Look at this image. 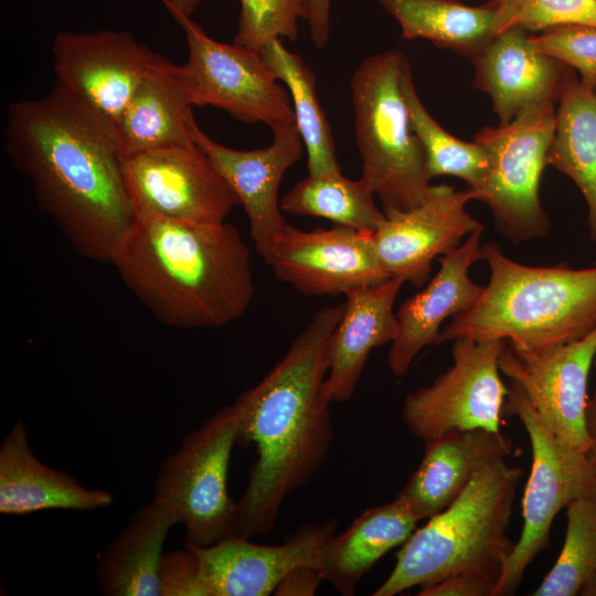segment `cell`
I'll list each match as a JSON object with an SVG mask.
<instances>
[{
  "instance_id": "cell-1",
  "label": "cell",
  "mask_w": 596,
  "mask_h": 596,
  "mask_svg": "<svg viewBox=\"0 0 596 596\" xmlns=\"http://www.w3.org/2000/svg\"><path fill=\"white\" fill-rule=\"evenodd\" d=\"M6 151L70 245L109 263L136 220L115 127L55 83L42 97L9 105Z\"/></svg>"
},
{
  "instance_id": "cell-2",
  "label": "cell",
  "mask_w": 596,
  "mask_h": 596,
  "mask_svg": "<svg viewBox=\"0 0 596 596\" xmlns=\"http://www.w3.org/2000/svg\"><path fill=\"white\" fill-rule=\"evenodd\" d=\"M344 307L343 301L320 308L276 365L233 403L236 441L253 445L257 455L236 504V536L272 531L288 494L324 462L334 435L324 382L331 337Z\"/></svg>"
},
{
  "instance_id": "cell-3",
  "label": "cell",
  "mask_w": 596,
  "mask_h": 596,
  "mask_svg": "<svg viewBox=\"0 0 596 596\" xmlns=\"http://www.w3.org/2000/svg\"><path fill=\"white\" fill-rule=\"evenodd\" d=\"M109 263L162 324L217 328L245 315L255 294L249 249L224 222L136 219Z\"/></svg>"
},
{
  "instance_id": "cell-4",
  "label": "cell",
  "mask_w": 596,
  "mask_h": 596,
  "mask_svg": "<svg viewBox=\"0 0 596 596\" xmlns=\"http://www.w3.org/2000/svg\"><path fill=\"white\" fill-rule=\"evenodd\" d=\"M481 249L489 281L479 300L441 329L443 343L470 338L536 349L579 340L596 328V263L530 266L497 243Z\"/></svg>"
},
{
  "instance_id": "cell-5",
  "label": "cell",
  "mask_w": 596,
  "mask_h": 596,
  "mask_svg": "<svg viewBox=\"0 0 596 596\" xmlns=\"http://www.w3.org/2000/svg\"><path fill=\"white\" fill-rule=\"evenodd\" d=\"M522 476L504 458L479 470L450 505L402 544L393 571L373 596H395L466 571L503 570L514 546L507 530Z\"/></svg>"
},
{
  "instance_id": "cell-6",
  "label": "cell",
  "mask_w": 596,
  "mask_h": 596,
  "mask_svg": "<svg viewBox=\"0 0 596 596\" xmlns=\"http://www.w3.org/2000/svg\"><path fill=\"white\" fill-rule=\"evenodd\" d=\"M407 57L387 50L366 56L350 79L361 179L385 215L422 204L432 184L402 88Z\"/></svg>"
},
{
  "instance_id": "cell-7",
  "label": "cell",
  "mask_w": 596,
  "mask_h": 596,
  "mask_svg": "<svg viewBox=\"0 0 596 596\" xmlns=\"http://www.w3.org/2000/svg\"><path fill=\"white\" fill-rule=\"evenodd\" d=\"M237 424L235 405L223 406L188 433L158 468L152 499L184 524L187 544L204 547L234 535L237 501L227 477Z\"/></svg>"
},
{
  "instance_id": "cell-8",
  "label": "cell",
  "mask_w": 596,
  "mask_h": 596,
  "mask_svg": "<svg viewBox=\"0 0 596 596\" xmlns=\"http://www.w3.org/2000/svg\"><path fill=\"white\" fill-rule=\"evenodd\" d=\"M555 119V105L542 104L508 124L485 126L473 137L487 150L490 167L482 185L469 190L473 200L489 207L496 230L514 244L544 237L550 231L540 182Z\"/></svg>"
},
{
  "instance_id": "cell-9",
  "label": "cell",
  "mask_w": 596,
  "mask_h": 596,
  "mask_svg": "<svg viewBox=\"0 0 596 596\" xmlns=\"http://www.w3.org/2000/svg\"><path fill=\"white\" fill-rule=\"evenodd\" d=\"M504 414L521 421L532 448V466L522 499V532L504 563L493 596L517 592L531 562L547 546L557 513L571 501L596 491V468L589 455L557 437L513 382Z\"/></svg>"
},
{
  "instance_id": "cell-10",
  "label": "cell",
  "mask_w": 596,
  "mask_h": 596,
  "mask_svg": "<svg viewBox=\"0 0 596 596\" xmlns=\"http://www.w3.org/2000/svg\"><path fill=\"white\" fill-rule=\"evenodd\" d=\"M184 31L188 60L181 76L193 106H213L270 129L295 124L291 99L258 51L211 38L191 17L163 3Z\"/></svg>"
},
{
  "instance_id": "cell-11",
  "label": "cell",
  "mask_w": 596,
  "mask_h": 596,
  "mask_svg": "<svg viewBox=\"0 0 596 596\" xmlns=\"http://www.w3.org/2000/svg\"><path fill=\"white\" fill-rule=\"evenodd\" d=\"M453 342V364L403 401L404 424L424 441L455 430L500 432L509 392L499 369L505 341L459 338Z\"/></svg>"
},
{
  "instance_id": "cell-12",
  "label": "cell",
  "mask_w": 596,
  "mask_h": 596,
  "mask_svg": "<svg viewBox=\"0 0 596 596\" xmlns=\"http://www.w3.org/2000/svg\"><path fill=\"white\" fill-rule=\"evenodd\" d=\"M121 170L136 219L224 222L240 204L198 143L125 156Z\"/></svg>"
},
{
  "instance_id": "cell-13",
  "label": "cell",
  "mask_w": 596,
  "mask_h": 596,
  "mask_svg": "<svg viewBox=\"0 0 596 596\" xmlns=\"http://www.w3.org/2000/svg\"><path fill=\"white\" fill-rule=\"evenodd\" d=\"M596 358V328L579 340L536 349L504 342L500 372L525 393L542 422L561 439L589 454L587 383Z\"/></svg>"
},
{
  "instance_id": "cell-14",
  "label": "cell",
  "mask_w": 596,
  "mask_h": 596,
  "mask_svg": "<svg viewBox=\"0 0 596 596\" xmlns=\"http://www.w3.org/2000/svg\"><path fill=\"white\" fill-rule=\"evenodd\" d=\"M56 84L116 127L158 54L129 31H62L53 46Z\"/></svg>"
},
{
  "instance_id": "cell-15",
  "label": "cell",
  "mask_w": 596,
  "mask_h": 596,
  "mask_svg": "<svg viewBox=\"0 0 596 596\" xmlns=\"http://www.w3.org/2000/svg\"><path fill=\"white\" fill-rule=\"evenodd\" d=\"M275 276L308 296H339L391 278L381 265L373 233L336 225L298 230L286 223L269 264Z\"/></svg>"
},
{
  "instance_id": "cell-16",
  "label": "cell",
  "mask_w": 596,
  "mask_h": 596,
  "mask_svg": "<svg viewBox=\"0 0 596 596\" xmlns=\"http://www.w3.org/2000/svg\"><path fill=\"white\" fill-rule=\"evenodd\" d=\"M470 190L432 185L426 200L409 210L385 215L373 233L382 267L390 277L423 287L432 263L461 244L466 235L483 227L468 211Z\"/></svg>"
},
{
  "instance_id": "cell-17",
  "label": "cell",
  "mask_w": 596,
  "mask_h": 596,
  "mask_svg": "<svg viewBox=\"0 0 596 596\" xmlns=\"http://www.w3.org/2000/svg\"><path fill=\"white\" fill-rule=\"evenodd\" d=\"M267 147L238 150L207 136L200 127L195 142L210 156L227 181L249 223V234L258 255L270 264L276 240L286 224L278 201L285 172L302 156L305 146L296 124L272 129Z\"/></svg>"
},
{
  "instance_id": "cell-18",
  "label": "cell",
  "mask_w": 596,
  "mask_h": 596,
  "mask_svg": "<svg viewBox=\"0 0 596 596\" xmlns=\"http://www.w3.org/2000/svg\"><path fill=\"white\" fill-rule=\"evenodd\" d=\"M336 528L334 519L305 524L277 545L256 544L236 535L204 547L184 545L199 558L207 596H267L297 567L321 570L323 545Z\"/></svg>"
},
{
  "instance_id": "cell-19",
  "label": "cell",
  "mask_w": 596,
  "mask_h": 596,
  "mask_svg": "<svg viewBox=\"0 0 596 596\" xmlns=\"http://www.w3.org/2000/svg\"><path fill=\"white\" fill-rule=\"evenodd\" d=\"M530 35L523 28H510L470 58L472 85L489 96L500 124L534 106L558 104L573 75L571 67L535 50Z\"/></svg>"
},
{
  "instance_id": "cell-20",
  "label": "cell",
  "mask_w": 596,
  "mask_h": 596,
  "mask_svg": "<svg viewBox=\"0 0 596 596\" xmlns=\"http://www.w3.org/2000/svg\"><path fill=\"white\" fill-rule=\"evenodd\" d=\"M482 231H475L462 244L438 257L435 276L400 306V328L386 359L394 376L405 374L425 347L443 343L441 324L470 309L481 297L485 287L471 279L469 269L482 260Z\"/></svg>"
},
{
  "instance_id": "cell-21",
  "label": "cell",
  "mask_w": 596,
  "mask_h": 596,
  "mask_svg": "<svg viewBox=\"0 0 596 596\" xmlns=\"http://www.w3.org/2000/svg\"><path fill=\"white\" fill-rule=\"evenodd\" d=\"M501 432L455 430L425 441L423 459L397 493L418 518L429 519L450 505L475 475L514 453Z\"/></svg>"
},
{
  "instance_id": "cell-22",
  "label": "cell",
  "mask_w": 596,
  "mask_h": 596,
  "mask_svg": "<svg viewBox=\"0 0 596 596\" xmlns=\"http://www.w3.org/2000/svg\"><path fill=\"white\" fill-rule=\"evenodd\" d=\"M404 281H385L352 289L345 296L343 315L329 348L324 392L332 402L350 400L371 351L396 338L400 323L394 302Z\"/></svg>"
},
{
  "instance_id": "cell-23",
  "label": "cell",
  "mask_w": 596,
  "mask_h": 596,
  "mask_svg": "<svg viewBox=\"0 0 596 596\" xmlns=\"http://www.w3.org/2000/svg\"><path fill=\"white\" fill-rule=\"evenodd\" d=\"M192 107L180 65L158 54L115 127L123 157L196 143Z\"/></svg>"
},
{
  "instance_id": "cell-24",
  "label": "cell",
  "mask_w": 596,
  "mask_h": 596,
  "mask_svg": "<svg viewBox=\"0 0 596 596\" xmlns=\"http://www.w3.org/2000/svg\"><path fill=\"white\" fill-rule=\"evenodd\" d=\"M114 496L81 485L43 464L32 451L25 424L13 423L0 445V512L22 515L62 509L91 511L111 505Z\"/></svg>"
},
{
  "instance_id": "cell-25",
  "label": "cell",
  "mask_w": 596,
  "mask_h": 596,
  "mask_svg": "<svg viewBox=\"0 0 596 596\" xmlns=\"http://www.w3.org/2000/svg\"><path fill=\"white\" fill-rule=\"evenodd\" d=\"M175 518L153 499L137 508L98 555L94 573L106 596H161L163 544Z\"/></svg>"
},
{
  "instance_id": "cell-26",
  "label": "cell",
  "mask_w": 596,
  "mask_h": 596,
  "mask_svg": "<svg viewBox=\"0 0 596 596\" xmlns=\"http://www.w3.org/2000/svg\"><path fill=\"white\" fill-rule=\"evenodd\" d=\"M418 518L400 498L364 510L340 534H332L321 553L324 579L341 595H353L359 581L392 549L415 531Z\"/></svg>"
},
{
  "instance_id": "cell-27",
  "label": "cell",
  "mask_w": 596,
  "mask_h": 596,
  "mask_svg": "<svg viewBox=\"0 0 596 596\" xmlns=\"http://www.w3.org/2000/svg\"><path fill=\"white\" fill-rule=\"evenodd\" d=\"M547 166L567 175L587 206V226L596 244V92L573 74L558 102Z\"/></svg>"
},
{
  "instance_id": "cell-28",
  "label": "cell",
  "mask_w": 596,
  "mask_h": 596,
  "mask_svg": "<svg viewBox=\"0 0 596 596\" xmlns=\"http://www.w3.org/2000/svg\"><path fill=\"white\" fill-rule=\"evenodd\" d=\"M400 24L405 40L423 39L471 58L493 35V8L458 0H377Z\"/></svg>"
},
{
  "instance_id": "cell-29",
  "label": "cell",
  "mask_w": 596,
  "mask_h": 596,
  "mask_svg": "<svg viewBox=\"0 0 596 596\" xmlns=\"http://www.w3.org/2000/svg\"><path fill=\"white\" fill-rule=\"evenodd\" d=\"M259 54L274 76L288 87L295 124L307 153L309 175L340 173L332 131L320 105L316 75L281 39L267 42Z\"/></svg>"
},
{
  "instance_id": "cell-30",
  "label": "cell",
  "mask_w": 596,
  "mask_h": 596,
  "mask_svg": "<svg viewBox=\"0 0 596 596\" xmlns=\"http://www.w3.org/2000/svg\"><path fill=\"white\" fill-rule=\"evenodd\" d=\"M374 195L361 178L352 180L342 172L308 174L283 195L279 204L288 214L322 217L336 225L374 233L386 217Z\"/></svg>"
},
{
  "instance_id": "cell-31",
  "label": "cell",
  "mask_w": 596,
  "mask_h": 596,
  "mask_svg": "<svg viewBox=\"0 0 596 596\" xmlns=\"http://www.w3.org/2000/svg\"><path fill=\"white\" fill-rule=\"evenodd\" d=\"M402 88L430 179L450 175L465 181L470 190L480 188L490 167L487 150L475 140L465 141L455 137L435 120L417 94L408 60L403 67Z\"/></svg>"
},
{
  "instance_id": "cell-32",
  "label": "cell",
  "mask_w": 596,
  "mask_h": 596,
  "mask_svg": "<svg viewBox=\"0 0 596 596\" xmlns=\"http://www.w3.org/2000/svg\"><path fill=\"white\" fill-rule=\"evenodd\" d=\"M561 553L533 596H575L596 573V491L566 505Z\"/></svg>"
},
{
  "instance_id": "cell-33",
  "label": "cell",
  "mask_w": 596,
  "mask_h": 596,
  "mask_svg": "<svg viewBox=\"0 0 596 596\" xmlns=\"http://www.w3.org/2000/svg\"><path fill=\"white\" fill-rule=\"evenodd\" d=\"M493 8V35L520 26L544 32L566 25L596 26V0H488Z\"/></svg>"
},
{
  "instance_id": "cell-34",
  "label": "cell",
  "mask_w": 596,
  "mask_h": 596,
  "mask_svg": "<svg viewBox=\"0 0 596 596\" xmlns=\"http://www.w3.org/2000/svg\"><path fill=\"white\" fill-rule=\"evenodd\" d=\"M241 12L233 43L258 51L274 39H298L304 20L302 0H240Z\"/></svg>"
},
{
  "instance_id": "cell-35",
  "label": "cell",
  "mask_w": 596,
  "mask_h": 596,
  "mask_svg": "<svg viewBox=\"0 0 596 596\" xmlns=\"http://www.w3.org/2000/svg\"><path fill=\"white\" fill-rule=\"evenodd\" d=\"M532 46L579 74L581 83L596 89V26L566 25L530 35Z\"/></svg>"
},
{
  "instance_id": "cell-36",
  "label": "cell",
  "mask_w": 596,
  "mask_h": 596,
  "mask_svg": "<svg viewBox=\"0 0 596 596\" xmlns=\"http://www.w3.org/2000/svg\"><path fill=\"white\" fill-rule=\"evenodd\" d=\"M184 547L162 555L159 570L161 596H207L199 558L191 547Z\"/></svg>"
},
{
  "instance_id": "cell-37",
  "label": "cell",
  "mask_w": 596,
  "mask_h": 596,
  "mask_svg": "<svg viewBox=\"0 0 596 596\" xmlns=\"http://www.w3.org/2000/svg\"><path fill=\"white\" fill-rule=\"evenodd\" d=\"M502 568L466 571L422 587L418 596H493Z\"/></svg>"
},
{
  "instance_id": "cell-38",
  "label": "cell",
  "mask_w": 596,
  "mask_h": 596,
  "mask_svg": "<svg viewBox=\"0 0 596 596\" xmlns=\"http://www.w3.org/2000/svg\"><path fill=\"white\" fill-rule=\"evenodd\" d=\"M324 579L322 571L313 566H300L288 573L277 585V596H312Z\"/></svg>"
},
{
  "instance_id": "cell-39",
  "label": "cell",
  "mask_w": 596,
  "mask_h": 596,
  "mask_svg": "<svg viewBox=\"0 0 596 596\" xmlns=\"http://www.w3.org/2000/svg\"><path fill=\"white\" fill-rule=\"evenodd\" d=\"M332 0H302L304 20L308 23L312 43L317 49L326 46L330 34Z\"/></svg>"
},
{
  "instance_id": "cell-40",
  "label": "cell",
  "mask_w": 596,
  "mask_h": 596,
  "mask_svg": "<svg viewBox=\"0 0 596 596\" xmlns=\"http://www.w3.org/2000/svg\"><path fill=\"white\" fill-rule=\"evenodd\" d=\"M594 368L596 371V360L594 361ZM586 416L588 434L593 441V446L588 455L596 468V384L592 396L588 397Z\"/></svg>"
},
{
  "instance_id": "cell-41",
  "label": "cell",
  "mask_w": 596,
  "mask_h": 596,
  "mask_svg": "<svg viewBox=\"0 0 596 596\" xmlns=\"http://www.w3.org/2000/svg\"><path fill=\"white\" fill-rule=\"evenodd\" d=\"M161 2L168 3L182 13L191 17L199 7L201 0H161Z\"/></svg>"
},
{
  "instance_id": "cell-42",
  "label": "cell",
  "mask_w": 596,
  "mask_h": 596,
  "mask_svg": "<svg viewBox=\"0 0 596 596\" xmlns=\"http://www.w3.org/2000/svg\"><path fill=\"white\" fill-rule=\"evenodd\" d=\"M581 595L596 596V573L594 574L589 583L583 588V590L581 592Z\"/></svg>"
}]
</instances>
